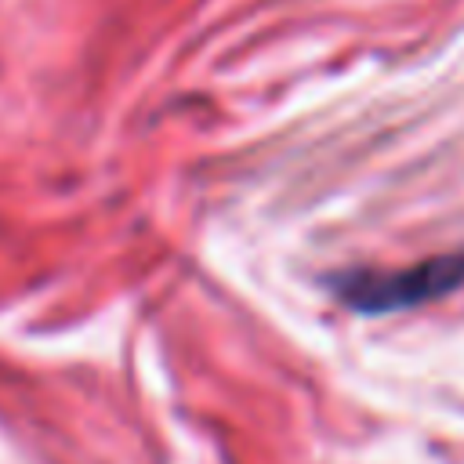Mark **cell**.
<instances>
[{
    "label": "cell",
    "instance_id": "1",
    "mask_svg": "<svg viewBox=\"0 0 464 464\" xmlns=\"http://www.w3.org/2000/svg\"><path fill=\"white\" fill-rule=\"evenodd\" d=\"M460 283H464V250L446 257H428L424 265L399 272H344L337 279V294L359 312H392L450 294Z\"/></svg>",
    "mask_w": 464,
    "mask_h": 464
}]
</instances>
